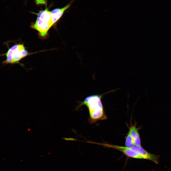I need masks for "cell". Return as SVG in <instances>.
I'll list each match as a JSON object with an SVG mask.
<instances>
[{
  "mask_svg": "<svg viewBox=\"0 0 171 171\" xmlns=\"http://www.w3.org/2000/svg\"><path fill=\"white\" fill-rule=\"evenodd\" d=\"M106 93L95 94L87 96L83 101H77V106L75 108L77 111L82 105L86 106L89 114L88 121L90 124H93L98 120L107 119L101 101L103 96Z\"/></svg>",
  "mask_w": 171,
  "mask_h": 171,
  "instance_id": "obj_1",
  "label": "cell"
},
{
  "mask_svg": "<svg viewBox=\"0 0 171 171\" xmlns=\"http://www.w3.org/2000/svg\"><path fill=\"white\" fill-rule=\"evenodd\" d=\"M34 14L37 15V17L36 21L31 24L30 27L38 31L40 37L45 38L48 30L53 24L51 12L47 9Z\"/></svg>",
  "mask_w": 171,
  "mask_h": 171,
  "instance_id": "obj_2",
  "label": "cell"
},
{
  "mask_svg": "<svg viewBox=\"0 0 171 171\" xmlns=\"http://www.w3.org/2000/svg\"><path fill=\"white\" fill-rule=\"evenodd\" d=\"M28 54L23 44H15L11 47L5 53L6 59L2 63L5 64L18 63L23 66V65L19 63V62Z\"/></svg>",
  "mask_w": 171,
  "mask_h": 171,
  "instance_id": "obj_3",
  "label": "cell"
},
{
  "mask_svg": "<svg viewBox=\"0 0 171 171\" xmlns=\"http://www.w3.org/2000/svg\"><path fill=\"white\" fill-rule=\"evenodd\" d=\"M128 148L140 156L142 159L150 160L157 164L159 162V156L149 153L144 149L141 145H135L133 147Z\"/></svg>",
  "mask_w": 171,
  "mask_h": 171,
  "instance_id": "obj_4",
  "label": "cell"
},
{
  "mask_svg": "<svg viewBox=\"0 0 171 171\" xmlns=\"http://www.w3.org/2000/svg\"><path fill=\"white\" fill-rule=\"evenodd\" d=\"M91 143L101 145L107 147L111 148L116 149L122 152L126 155L133 158L142 159V157L137 154L125 147L111 145L106 143H98L92 142H91Z\"/></svg>",
  "mask_w": 171,
  "mask_h": 171,
  "instance_id": "obj_5",
  "label": "cell"
},
{
  "mask_svg": "<svg viewBox=\"0 0 171 171\" xmlns=\"http://www.w3.org/2000/svg\"><path fill=\"white\" fill-rule=\"evenodd\" d=\"M71 4V3L61 8H56L51 12L53 24H55L61 18L64 11L68 8Z\"/></svg>",
  "mask_w": 171,
  "mask_h": 171,
  "instance_id": "obj_6",
  "label": "cell"
},
{
  "mask_svg": "<svg viewBox=\"0 0 171 171\" xmlns=\"http://www.w3.org/2000/svg\"><path fill=\"white\" fill-rule=\"evenodd\" d=\"M128 132L133 138L135 145L140 146L141 140L138 130L136 125L131 126L129 128Z\"/></svg>",
  "mask_w": 171,
  "mask_h": 171,
  "instance_id": "obj_7",
  "label": "cell"
},
{
  "mask_svg": "<svg viewBox=\"0 0 171 171\" xmlns=\"http://www.w3.org/2000/svg\"><path fill=\"white\" fill-rule=\"evenodd\" d=\"M135 145L134 140L128 132V135L126 137L125 142V147L128 148H130L133 147Z\"/></svg>",
  "mask_w": 171,
  "mask_h": 171,
  "instance_id": "obj_8",
  "label": "cell"
},
{
  "mask_svg": "<svg viewBox=\"0 0 171 171\" xmlns=\"http://www.w3.org/2000/svg\"><path fill=\"white\" fill-rule=\"evenodd\" d=\"M35 2L38 5H45L46 3V0H35Z\"/></svg>",
  "mask_w": 171,
  "mask_h": 171,
  "instance_id": "obj_9",
  "label": "cell"
},
{
  "mask_svg": "<svg viewBox=\"0 0 171 171\" xmlns=\"http://www.w3.org/2000/svg\"><path fill=\"white\" fill-rule=\"evenodd\" d=\"M30 130H31V129H28V131H30Z\"/></svg>",
  "mask_w": 171,
  "mask_h": 171,
  "instance_id": "obj_10",
  "label": "cell"
}]
</instances>
